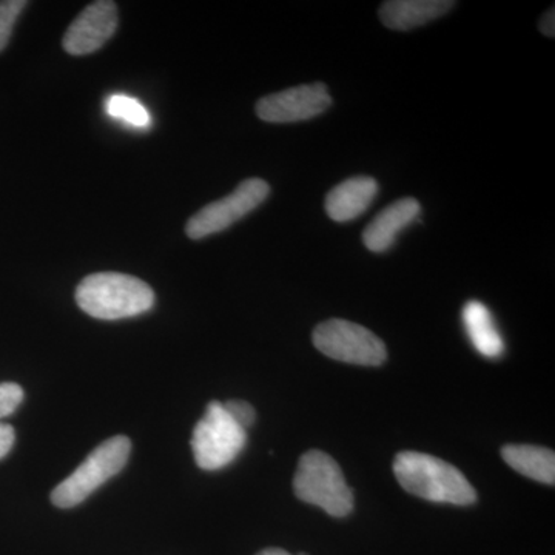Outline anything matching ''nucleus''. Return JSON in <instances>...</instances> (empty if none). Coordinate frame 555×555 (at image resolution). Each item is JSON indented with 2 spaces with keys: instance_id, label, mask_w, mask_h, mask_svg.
<instances>
[{
  "instance_id": "1",
  "label": "nucleus",
  "mask_w": 555,
  "mask_h": 555,
  "mask_svg": "<svg viewBox=\"0 0 555 555\" xmlns=\"http://www.w3.org/2000/svg\"><path fill=\"white\" fill-rule=\"evenodd\" d=\"M393 474L409 494L427 502L467 506L476 503L477 492L467 478L443 460L422 452H400L393 460Z\"/></svg>"
},
{
  "instance_id": "2",
  "label": "nucleus",
  "mask_w": 555,
  "mask_h": 555,
  "mask_svg": "<svg viewBox=\"0 0 555 555\" xmlns=\"http://www.w3.org/2000/svg\"><path fill=\"white\" fill-rule=\"evenodd\" d=\"M76 301L87 315L98 320H122L149 312L155 305V292L139 278L94 273L80 281Z\"/></svg>"
},
{
  "instance_id": "3",
  "label": "nucleus",
  "mask_w": 555,
  "mask_h": 555,
  "mask_svg": "<svg viewBox=\"0 0 555 555\" xmlns=\"http://www.w3.org/2000/svg\"><path fill=\"white\" fill-rule=\"evenodd\" d=\"M294 491L301 502L326 511L332 517H346L353 511L352 489L338 463L326 452H306L299 459Z\"/></svg>"
},
{
  "instance_id": "4",
  "label": "nucleus",
  "mask_w": 555,
  "mask_h": 555,
  "mask_svg": "<svg viewBox=\"0 0 555 555\" xmlns=\"http://www.w3.org/2000/svg\"><path fill=\"white\" fill-rule=\"evenodd\" d=\"M131 451L130 438L118 436L100 444L78 469L51 492V502L62 509L80 505L100 486L115 477L127 465Z\"/></svg>"
},
{
  "instance_id": "5",
  "label": "nucleus",
  "mask_w": 555,
  "mask_h": 555,
  "mask_svg": "<svg viewBox=\"0 0 555 555\" xmlns=\"http://www.w3.org/2000/svg\"><path fill=\"white\" fill-rule=\"evenodd\" d=\"M247 430L236 425L219 401L208 404L193 429L192 449L196 465L218 470L230 465L246 447Z\"/></svg>"
},
{
  "instance_id": "6",
  "label": "nucleus",
  "mask_w": 555,
  "mask_h": 555,
  "mask_svg": "<svg viewBox=\"0 0 555 555\" xmlns=\"http://www.w3.org/2000/svg\"><path fill=\"white\" fill-rule=\"evenodd\" d=\"M312 341L323 356L341 363L382 366L387 358L385 343L374 332L338 318L318 324Z\"/></svg>"
},
{
  "instance_id": "7",
  "label": "nucleus",
  "mask_w": 555,
  "mask_h": 555,
  "mask_svg": "<svg viewBox=\"0 0 555 555\" xmlns=\"http://www.w3.org/2000/svg\"><path fill=\"white\" fill-rule=\"evenodd\" d=\"M270 185L264 179L248 178L241 182L225 198L215 201L201 208L185 224L190 240H204L215 233L224 232L230 225L247 217L250 211L268 199Z\"/></svg>"
},
{
  "instance_id": "8",
  "label": "nucleus",
  "mask_w": 555,
  "mask_h": 555,
  "mask_svg": "<svg viewBox=\"0 0 555 555\" xmlns=\"http://www.w3.org/2000/svg\"><path fill=\"white\" fill-rule=\"evenodd\" d=\"M331 105L327 87L323 82H315L262 98L257 104V115L270 124L299 122L323 115Z\"/></svg>"
},
{
  "instance_id": "9",
  "label": "nucleus",
  "mask_w": 555,
  "mask_h": 555,
  "mask_svg": "<svg viewBox=\"0 0 555 555\" xmlns=\"http://www.w3.org/2000/svg\"><path fill=\"white\" fill-rule=\"evenodd\" d=\"M118 28V5L112 0H98L73 21L62 39L72 56H86L102 49Z\"/></svg>"
},
{
  "instance_id": "10",
  "label": "nucleus",
  "mask_w": 555,
  "mask_h": 555,
  "mask_svg": "<svg viewBox=\"0 0 555 555\" xmlns=\"http://www.w3.org/2000/svg\"><path fill=\"white\" fill-rule=\"evenodd\" d=\"M422 206L414 198L398 199L379 211L374 221L364 229L363 243L374 254H383L396 244L398 233L420 217Z\"/></svg>"
},
{
  "instance_id": "11",
  "label": "nucleus",
  "mask_w": 555,
  "mask_h": 555,
  "mask_svg": "<svg viewBox=\"0 0 555 555\" xmlns=\"http://www.w3.org/2000/svg\"><path fill=\"white\" fill-rule=\"evenodd\" d=\"M378 193V182L371 177L346 179L326 196L327 217L335 222L352 221L371 207Z\"/></svg>"
},
{
  "instance_id": "12",
  "label": "nucleus",
  "mask_w": 555,
  "mask_h": 555,
  "mask_svg": "<svg viewBox=\"0 0 555 555\" xmlns=\"http://www.w3.org/2000/svg\"><path fill=\"white\" fill-rule=\"evenodd\" d=\"M455 2L451 0H389L379 7V20L390 30L408 31L444 16Z\"/></svg>"
},
{
  "instance_id": "13",
  "label": "nucleus",
  "mask_w": 555,
  "mask_h": 555,
  "mask_svg": "<svg viewBox=\"0 0 555 555\" xmlns=\"http://www.w3.org/2000/svg\"><path fill=\"white\" fill-rule=\"evenodd\" d=\"M467 337L480 356L486 358H499L505 352V341L495 326L491 310L483 302H466L462 312Z\"/></svg>"
},
{
  "instance_id": "14",
  "label": "nucleus",
  "mask_w": 555,
  "mask_h": 555,
  "mask_svg": "<svg viewBox=\"0 0 555 555\" xmlns=\"http://www.w3.org/2000/svg\"><path fill=\"white\" fill-rule=\"evenodd\" d=\"M502 456L521 476L540 483H555V455L551 449L532 444H509L502 449Z\"/></svg>"
},
{
  "instance_id": "15",
  "label": "nucleus",
  "mask_w": 555,
  "mask_h": 555,
  "mask_svg": "<svg viewBox=\"0 0 555 555\" xmlns=\"http://www.w3.org/2000/svg\"><path fill=\"white\" fill-rule=\"evenodd\" d=\"M105 108L113 119H118L134 129H149L152 126V116L147 108L134 98L126 96V94L109 96Z\"/></svg>"
},
{
  "instance_id": "16",
  "label": "nucleus",
  "mask_w": 555,
  "mask_h": 555,
  "mask_svg": "<svg viewBox=\"0 0 555 555\" xmlns=\"http://www.w3.org/2000/svg\"><path fill=\"white\" fill-rule=\"evenodd\" d=\"M28 3L25 0H3L0 2V51L9 46L14 25Z\"/></svg>"
},
{
  "instance_id": "17",
  "label": "nucleus",
  "mask_w": 555,
  "mask_h": 555,
  "mask_svg": "<svg viewBox=\"0 0 555 555\" xmlns=\"http://www.w3.org/2000/svg\"><path fill=\"white\" fill-rule=\"evenodd\" d=\"M24 400V390L16 383H2L0 385V418L9 416L20 408Z\"/></svg>"
},
{
  "instance_id": "18",
  "label": "nucleus",
  "mask_w": 555,
  "mask_h": 555,
  "mask_svg": "<svg viewBox=\"0 0 555 555\" xmlns=\"http://www.w3.org/2000/svg\"><path fill=\"white\" fill-rule=\"evenodd\" d=\"M222 406H224L225 412L232 416L233 422L243 427L244 430L254 426L257 414H255V409L251 408L247 401L230 400L228 403H222Z\"/></svg>"
},
{
  "instance_id": "19",
  "label": "nucleus",
  "mask_w": 555,
  "mask_h": 555,
  "mask_svg": "<svg viewBox=\"0 0 555 555\" xmlns=\"http://www.w3.org/2000/svg\"><path fill=\"white\" fill-rule=\"evenodd\" d=\"M14 444V429L10 425H0V459H3Z\"/></svg>"
},
{
  "instance_id": "20",
  "label": "nucleus",
  "mask_w": 555,
  "mask_h": 555,
  "mask_svg": "<svg viewBox=\"0 0 555 555\" xmlns=\"http://www.w3.org/2000/svg\"><path fill=\"white\" fill-rule=\"evenodd\" d=\"M555 11L554 9H551L547 11L545 16L542 17V21H540V31L543 33V35L547 36V38H554L555 36Z\"/></svg>"
},
{
  "instance_id": "21",
  "label": "nucleus",
  "mask_w": 555,
  "mask_h": 555,
  "mask_svg": "<svg viewBox=\"0 0 555 555\" xmlns=\"http://www.w3.org/2000/svg\"><path fill=\"white\" fill-rule=\"evenodd\" d=\"M257 555H292L288 554L287 551L280 550V547H269V550L261 551V553Z\"/></svg>"
},
{
  "instance_id": "22",
  "label": "nucleus",
  "mask_w": 555,
  "mask_h": 555,
  "mask_svg": "<svg viewBox=\"0 0 555 555\" xmlns=\"http://www.w3.org/2000/svg\"><path fill=\"white\" fill-rule=\"evenodd\" d=\"M299 555H309V554H306V553H301V554H299Z\"/></svg>"
}]
</instances>
